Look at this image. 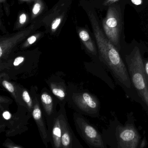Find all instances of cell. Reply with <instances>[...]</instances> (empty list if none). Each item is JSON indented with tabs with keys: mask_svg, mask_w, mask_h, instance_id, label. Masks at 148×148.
<instances>
[{
	"mask_svg": "<svg viewBox=\"0 0 148 148\" xmlns=\"http://www.w3.org/2000/svg\"><path fill=\"white\" fill-rule=\"evenodd\" d=\"M132 112L127 113L124 124L116 116L110 121L107 129H104L102 136L107 147L110 148H138L142 137L135 124Z\"/></svg>",
	"mask_w": 148,
	"mask_h": 148,
	"instance_id": "cell-1",
	"label": "cell"
},
{
	"mask_svg": "<svg viewBox=\"0 0 148 148\" xmlns=\"http://www.w3.org/2000/svg\"><path fill=\"white\" fill-rule=\"evenodd\" d=\"M122 57L133 88L139 97L140 104L148 115V83L144 69L142 52L138 47L135 46Z\"/></svg>",
	"mask_w": 148,
	"mask_h": 148,
	"instance_id": "cell-2",
	"label": "cell"
},
{
	"mask_svg": "<svg viewBox=\"0 0 148 148\" xmlns=\"http://www.w3.org/2000/svg\"><path fill=\"white\" fill-rule=\"evenodd\" d=\"M104 31L107 38L120 51V37L122 30L121 12L116 6L110 5L103 21Z\"/></svg>",
	"mask_w": 148,
	"mask_h": 148,
	"instance_id": "cell-3",
	"label": "cell"
},
{
	"mask_svg": "<svg viewBox=\"0 0 148 148\" xmlns=\"http://www.w3.org/2000/svg\"><path fill=\"white\" fill-rule=\"evenodd\" d=\"M74 121L78 131L83 139L91 148H107L102 134L94 126L81 116L76 114L74 116Z\"/></svg>",
	"mask_w": 148,
	"mask_h": 148,
	"instance_id": "cell-4",
	"label": "cell"
},
{
	"mask_svg": "<svg viewBox=\"0 0 148 148\" xmlns=\"http://www.w3.org/2000/svg\"><path fill=\"white\" fill-rule=\"evenodd\" d=\"M74 103L86 114L93 117L99 116L100 103L96 96L89 92H84L73 95Z\"/></svg>",
	"mask_w": 148,
	"mask_h": 148,
	"instance_id": "cell-5",
	"label": "cell"
},
{
	"mask_svg": "<svg viewBox=\"0 0 148 148\" xmlns=\"http://www.w3.org/2000/svg\"><path fill=\"white\" fill-rule=\"evenodd\" d=\"M48 125L49 138L53 146L55 148H61L62 124L60 110L48 123Z\"/></svg>",
	"mask_w": 148,
	"mask_h": 148,
	"instance_id": "cell-6",
	"label": "cell"
},
{
	"mask_svg": "<svg viewBox=\"0 0 148 148\" xmlns=\"http://www.w3.org/2000/svg\"><path fill=\"white\" fill-rule=\"evenodd\" d=\"M33 97L34 103L33 109L32 111L33 117L38 125L41 137L45 144L47 145V142L50 141L49 132L47 130L39 101L38 100L36 95H33Z\"/></svg>",
	"mask_w": 148,
	"mask_h": 148,
	"instance_id": "cell-7",
	"label": "cell"
},
{
	"mask_svg": "<svg viewBox=\"0 0 148 148\" xmlns=\"http://www.w3.org/2000/svg\"><path fill=\"white\" fill-rule=\"evenodd\" d=\"M64 106L60 105L61 124H62V136H61V148H71L73 147L74 135L67 121L66 115Z\"/></svg>",
	"mask_w": 148,
	"mask_h": 148,
	"instance_id": "cell-8",
	"label": "cell"
},
{
	"mask_svg": "<svg viewBox=\"0 0 148 148\" xmlns=\"http://www.w3.org/2000/svg\"><path fill=\"white\" fill-rule=\"evenodd\" d=\"M40 99L47 122L49 123L57 113L54 108L53 98L48 92L45 91L41 93Z\"/></svg>",
	"mask_w": 148,
	"mask_h": 148,
	"instance_id": "cell-9",
	"label": "cell"
},
{
	"mask_svg": "<svg viewBox=\"0 0 148 148\" xmlns=\"http://www.w3.org/2000/svg\"><path fill=\"white\" fill-rule=\"evenodd\" d=\"M51 88L53 94L59 99L63 101L66 98V93L63 87L60 86H58L55 84H51Z\"/></svg>",
	"mask_w": 148,
	"mask_h": 148,
	"instance_id": "cell-10",
	"label": "cell"
},
{
	"mask_svg": "<svg viewBox=\"0 0 148 148\" xmlns=\"http://www.w3.org/2000/svg\"><path fill=\"white\" fill-rule=\"evenodd\" d=\"M22 98L24 102L27 105L28 109L32 111H32L34 106L33 101L29 92L25 89H24L22 91Z\"/></svg>",
	"mask_w": 148,
	"mask_h": 148,
	"instance_id": "cell-11",
	"label": "cell"
},
{
	"mask_svg": "<svg viewBox=\"0 0 148 148\" xmlns=\"http://www.w3.org/2000/svg\"><path fill=\"white\" fill-rule=\"evenodd\" d=\"M2 84L8 92L13 94L14 97H16V90L14 86L12 83H10L7 80H4L2 81Z\"/></svg>",
	"mask_w": 148,
	"mask_h": 148,
	"instance_id": "cell-12",
	"label": "cell"
},
{
	"mask_svg": "<svg viewBox=\"0 0 148 148\" xmlns=\"http://www.w3.org/2000/svg\"><path fill=\"white\" fill-rule=\"evenodd\" d=\"M143 63L144 69L145 77L148 83V58H143Z\"/></svg>",
	"mask_w": 148,
	"mask_h": 148,
	"instance_id": "cell-13",
	"label": "cell"
},
{
	"mask_svg": "<svg viewBox=\"0 0 148 148\" xmlns=\"http://www.w3.org/2000/svg\"><path fill=\"white\" fill-rule=\"evenodd\" d=\"M79 37L81 39L84 41H86L89 40L90 36L87 32L85 31H82L79 33Z\"/></svg>",
	"mask_w": 148,
	"mask_h": 148,
	"instance_id": "cell-14",
	"label": "cell"
},
{
	"mask_svg": "<svg viewBox=\"0 0 148 148\" xmlns=\"http://www.w3.org/2000/svg\"><path fill=\"white\" fill-rule=\"evenodd\" d=\"M25 60V58L22 57H18L16 58L14 61L13 65L14 66H18L20 64H22Z\"/></svg>",
	"mask_w": 148,
	"mask_h": 148,
	"instance_id": "cell-15",
	"label": "cell"
},
{
	"mask_svg": "<svg viewBox=\"0 0 148 148\" xmlns=\"http://www.w3.org/2000/svg\"><path fill=\"white\" fill-rule=\"evenodd\" d=\"M2 116L5 120H9L12 117V114L9 112L5 111L2 113Z\"/></svg>",
	"mask_w": 148,
	"mask_h": 148,
	"instance_id": "cell-16",
	"label": "cell"
},
{
	"mask_svg": "<svg viewBox=\"0 0 148 148\" xmlns=\"http://www.w3.org/2000/svg\"><path fill=\"white\" fill-rule=\"evenodd\" d=\"M40 9V4H35V5L33 9V12L34 14H37L39 12Z\"/></svg>",
	"mask_w": 148,
	"mask_h": 148,
	"instance_id": "cell-17",
	"label": "cell"
},
{
	"mask_svg": "<svg viewBox=\"0 0 148 148\" xmlns=\"http://www.w3.org/2000/svg\"><path fill=\"white\" fill-rule=\"evenodd\" d=\"M146 145H147V141H146V138L145 137L143 138V139H141L138 148H144L146 146Z\"/></svg>",
	"mask_w": 148,
	"mask_h": 148,
	"instance_id": "cell-18",
	"label": "cell"
},
{
	"mask_svg": "<svg viewBox=\"0 0 148 148\" xmlns=\"http://www.w3.org/2000/svg\"><path fill=\"white\" fill-rule=\"evenodd\" d=\"M60 23V18H57L56 20L54 21L53 22V24L52 25V28L53 29H55L57 28L59 24Z\"/></svg>",
	"mask_w": 148,
	"mask_h": 148,
	"instance_id": "cell-19",
	"label": "cell"
},
{
	"mask_svg": "<svg viewBox=\"0 0 148 148\" xmlns=\"http://www.w3.org/2000/svg\"><path fill=\"white\" fill-rule=\"evenodd\" d=\"M118 1L119 0H106L105 5H111Z\"/></svg>",
	"mask_w": 148,
	"mask_h": 148,
	"instance_id": "cell-20",
	"label": "cell"
},
{
	"mask_svg": "<svg viewBox=\"0 0 148 148\" xmlns=\"http://www.w3.org/2000/svg\"><path fill=\"white\" fill-rule=\"evenodd\" d=\"M26 19V16L25 14H22L20 17V23L21 24H24L25 22Z\"/></svg>",
	"mask_w": 148,
	"mask_h": 148,
	"instance_id": "cell-21",
	"label": "cell"
},
{
	"mask_svg": "<svg viewBox=\"0 0 148 148\" xmlns=\"http://www.w3.org/2000/svg\"><path fill=\"white\" fill-rule=\"evenodd\" d=\"M36 40V38L35 36H32V37H30V38L28 39V42L30 45L33 44L34 42H35Z\"/></svg>",
	"mask_w": 148,
	"mask_h": 148,
	"instance_id": "cell-22",
	"label": "cell"
},
{
	"mask_svg": "<svg viewBox=\"0 0 148 148\" xmlns=\"http://www.w3.org/2000/svg\"><path fill=\"white\" fill-rule=\"evenodd\" d=\"M24 1H26V0H24Z\"/></svg>",
	"mask_w": 148,
	"mask_h": 148,
	"instance_id": "cell-23",
	"label": "cell"
}]
</instances>
